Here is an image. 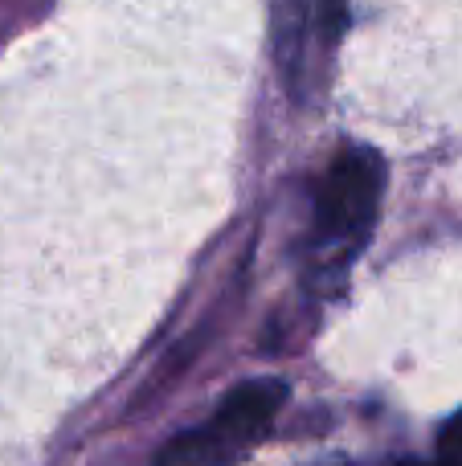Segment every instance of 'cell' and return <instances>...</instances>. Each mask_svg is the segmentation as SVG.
Listing matches in <instances>:
<instances>
[{
	"label": "cell",
	"instance_id": "1",
	"mask_svg": "<svg viewBox=\"0 0 462 466\" xmlns=\"http://www.w3.org/2000/svg\"><path fill=\"white\" fill-rule=\"evenodd\" d=\"M385 193V160L373 147H344L316 185L311 262L319 274H340L368 246Z\"/></svg>",
	"mask_w": 462,
	"mask_h": 466
},
{
	"label": "cell",
	"instance_id": "2",
	"mask_svg": "<svg viewBox=\"0 0 462 466\" xmlns=\"http://www.w3.org/2000/svg\"><path fill=\"white\" fill-rule=\"evenodd\" d=\"M286 405V385L283 380H246L221 401V410L213 413L205 426L185 430L160 451L156 466H229L242 454H250L254 446L266 438V430L275 426L278 410Z\"/></svg>",
	"mask_w": 462,
	"mask_h": 466
},
{
	"label": "cell",
	"instance_id": "3",
	"mask_svg": "<svg viewBox=\"0 0 462 466\" xmlns=\"http://www.w3.org/2000/svg\"><path fill=\"white\" fill-rule=\"evenodd\" d=\"M332 8L336 0H275V54L295 98L307 86L316 54L332 46Z\"/></svg>",
	"mask_w": 462,
	"mask_h": 466
},
{
	"label": "cell",
	"instance_id": "4",
	"mask_svg": "<svg viewBox=\"0 0 462 466\" xmlns=\"http://www.w3.org/2000/svg\"><path fill=\"white\" fill-rule=\"evenodd\" d=\"M438 462L442 466H462V413H458V418H450L447 430H442V438H438Z\"/></svg>",
	"mask_w": 462,
	"mask_h": 466
}]
</instances>
